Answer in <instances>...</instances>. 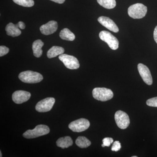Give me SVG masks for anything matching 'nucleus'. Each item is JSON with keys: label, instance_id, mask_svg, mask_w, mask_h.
I'll return each instance as SVG.
<instances>
[{"label": "nucleus", "instance_id": "4", "mask_svg": "<svg viewBox=\"0 0 157 157\" xmlns=\"http://www.w3.org/2000/svg\"><path fill=\"white\" fill-rule=\"evenodd\" d=\"M92 94L96 100L103 102L109 101L113 97L112 91L106 88H95L93 90Z\"/></svg>", "mask_w": 157, "mask_h": 157}, {"label": "nucleus", "instance_id": "18", "mask_svg": "<svg viewBox=\"0 0 157 157\" xmlns=\"http://www.w3.org/2000/svg\"><path fill=\"white\" fill-rule=\"evenodd\" d=\"M59 36L63 40L72 41L75 39V36L68 29H63L59 34Z\"/></svg>", "mask_w": 157, "mask_h": 157}, {"label": "nucleus", "instance_id": "13", "mask_svg": "<svg viewBox=\"0 0 157 157\" xmlns=\"http://www.w3.org/2000/svg\"><path fill=\"white\" fill-rule=\"evenodd\" d=\"M58 27V26L56 21H51L41 26L40 28V30L43 35L48 36L55 33L57 30Z\"/></svg>", "mask_w": 157, "mask_h": 157}, {"label": "nucleus", "instance_id": "22", "mask_svg": "<svg viewBox=\"0 0 157 157\" xmlns=\"http://www.w3.org/2000/svg\"><path fill=\"white\" fill-rule=\"evenodd\" d=\"M146 104L150 107H157V97L148 99L147 101Z\"/></svg>", "mask_w": 157, "mask_h": 157}, {"label": "nucleus", "instance_id": "2", "mask_svg": "<svg viewBox=\"0 0 157 157\" xmlns=\"http://www.w3.org/2000/svg\"><path fill=\"white\" fill-rule=\"evenodd\" d=\"M19 78L23 82L28 83H38L42 81L43 76L40 73L32 71H26L20 73Z\"/></svg>", "mask_w": 157, "mask_h": 157}, {"label": "nucleus", "instance_id": "26", "mask_svg": "<svg viewBox=\"0 0 157 157\" xmlns=\"http://www.w3.org/2000/svg\"><path fill=\"white\" fill-rule=\"evenodd\" d=\"M154 38L155 41L157 44V25L155 28L154 31Z\"/></svg>", "mask_w": 157, "mask_h": 157}, {"label": "nucleus", "instance_id": "27", "mask_svg": "<svg viewBox=\"0 0 157 157\" xmlns=\"http://www.w3.org/2000/svg\"><path fill=\"white\" fill-rule=\"evenodd\" d=\"M17 23L19 25L20 29H25V25L24 23L22 22V21H19V22H18Z\"/></svg>", "mask_w": 157, "mask_h": 157}, {"label": "nucleus", "instance_id": "20", "mask_svg": "<svg viewBox=\"0 0 157 157\" xmlns=\"http://www.w3.org/2000/svg\"><path fill=\"white\" fill-rule=\"evenodd\" d=\"M97 1L100 6L105 9H113L116 6L115 0H97Z\"/></svg>", "mask_w": 157, "mask_h": 157}, {"label": "nucleus", "instance_id": "12", "mask_svg": "<svg viewBox=\"0 0 157 157\" xmlns=\"http://www.w3.org/2000/svg\"><path fill=\"white\" fill-rule=\"evenodd\" d=\"M98 21L102 25L109 30L117 33L119 32V29L115 22L109 17L101 16L98 18Z\"/></svg>", "mask_w": 157, "mask_h": 157}, {"label": "nucleus", "instance_id": "5", "mask_svg": "<svg viewBox=\"0 0 157 157\" xmlns=\"http://www.w3.org/2000/svg\"><path fill=\"white\" fill-rule=\"evenodd\" d=\"M99 37L102 41L106 42L109 48L113 50H116L118 48V40L109 32L101 31L99 33Z\"/></svg>", "mask_w": 157, "mask_h": 157}, {"label": "nucleus", "instance_id": "14", "mask_svg": "<svg viewBox=\"0 0 157 157\" xmlns=\"http://www.w3.org/2000/svg\"><path fill=\"white\" fill-rule=\"evenodd\" d=\"M6 30L8 36L13 37L18 36L21 33L18 23L14 25L12 23H9L6 26Z\"/></svg>", "mask_w": 157, "mask_h": 157}, {"label": "nucleus", "instance_id": "1", "mask_svg": "<svg viewBox=\"0 0 157 157\" xmlns=\"http://www.w3.org/2000/svg\"><path fill=\"white\" fill-rule=\"evenodd\" d=\"M147 11L146 6L141 3H137L129 7L128 14L134 19H140L146 15Z\"/></svg>", "mask_w": 157, "mask_h": 157}, {"label": "nucleus", "instance_id": "16", "mask_svg": "<svg viewBox=\"0 0 157 157\" xmlns=\"http://www.w3.org/2000/svg\"><path fill=\"white\" fill-rule=\"evenodd\" d=\"M73 144V140L69 136L60 137L56 141L57 146L63 149L68 148Z\"/></svg>", "mask_w": 157, "mask_h": 157}, {"label": "nucleus", "instance_id": "29", "mask_svg": "<svg viewBox=\"0 0 157 157\" xmlns=\"http://www.w3.org/2000/svg\"><path fill=\"white\" fill-rule=\"evenodd\" d=\"M0 154H1V155H0V157H2V151H0Z\"/></svg>", "mask_w": 157, "mask_h": 157}, {"label": "nucleus", "instance_id": "21", "mask_svg": "<svg viewBox=\"0 0 157 157\" xmlns=\"http://www.w3.org/2000/svg\"><path fill=\"white\" fill-rule=\"evenodd\" d=\"M14 3L19 6L25 7H31L34 6L33 0H13Z\"/></svg>", "mask_w": 157, "mask_h": 157}, {"label": "nucleus", "instance_id": "6", "mask_svg": "<svg viewBox=\"0 0 157 157\" xmlns=\"http://www.w3.org/2000/svg\"><path fill=\"white\" fill-rule=\"evenodd\" d=\"M90 126L89 121L86 119L80 118L70 123L69 128L73 132H81L87 130Z\"/></svg>", "mask_w": 157, "mask_h": 157}, {"label": "nucleus", "instance_id": "15", "mask_svg": "<svg viewBox=\"0 0 157 157\" xmlns=\"http://www.w3.org/2000/svg\"><path fill=\"white\" fill-rule=\"evenodd\" d=\"M44 45V43L40 39L34 41L33 44V50L34 56L39 58L42 56V48Z\"/></svg>", "mask_w": 157, "mask_h": 157}, {"label": "nucleus", "instance_id": "28", "mask_svg": "<svg viewBox=\"0 0 157 157\" xmlns=\"http://www.w3.org/2000/svg\"><path fill=\"white\" fill-rule=\"evenodd\" d=\"M55 2L58 3V4H63L65 0H50Z\"/></svg>", "mask_w": 157, "mask_h": 157}, {"label": "nucleus", "instance_id": "9", "mask_svg": "<svg viewBox=\"0 0 157 157\" xmlns=\"http://www.w3.org/2000/svg\"><path fill=\"white\" fill-rule=\"evenodd\" d=\"M55 103V99L53 98H48L42 100L37 103L36 109L39 112H46L52 109Z\"/></svg>", "mask_w": 157, "mask_h": 157}, {"label": "nucleus", "instance_id": "8", "mask_svg": "<svg viewBox=\"0 0 157 157\" xmlns=\"http://www.w3.org/2000/svg\"><path fill=\"white\" fill-rule=\"evenodd\" d=\"M114 118L117 125L120 128L125 129L129 126L130 123V118L125 112L118 110L116 112Z\"/></svg>", "mask_w": 157, "mask_h": 157}, {"label": "nucleus", "instance_id": "24", "mask_svg": "<svg viewBox=\"0 0 157 157\" xmlns=\"http://www.w3.org/2000/svg\"><path fill=\"white\" fill-rule=\"evenodd\" d=\"M121 144L119 141H115L111 147V150L113 151H118L121 149Z\"/></svg>", "mask_w": 157, "mask_h": 157}, {"label": "nucleus", "instance_id": "7", "mask_svg": "<svg viewBox=\"0 0 157 157\" xmlns=\"http://www.w3.org/2000/svg\"><path fill=\"white\" fill-rule=\"evenodd\" d=\"M59 58L63 63L66 67L70 70H76L80 66L78 59L72 56L63 54L59 56Z\"/></svg>", "mask_w": 157, "mask_h": 157}, {"label": "nucleus", "instance_id": "19", "mask_svg": "<svg viewBox=\"0 0 157 157\" xmlns=\"http://www.w3.org/2000/svg\"><path fill=\"white\" fill-rule=\"evenodd\" d=\"M76 144L78 147L83 148L88 147L90 145L91 143L90 141L86 137H83V136H80L76 139Z\"/></svg>", "mask_w": 157, "mask_h": 157}, {"label": "nucleus", "instance_id": "30", "mask_svg": "<svg viewBox=\"0 0 157 157\" xmlns=\"http://www.w3.org/2000/svg\"><path fill=\"white\" fill-rule=\"evenodd\" d=\"M137 156H132V157H137Z\"/></svg>", "mask_w": 157, "mask_h": 157}, {"label": "nucleus", "instance_id": "3", "mask_svg": "<svg viewBox=\"0 0 157 157\" xmlns=\"http://www.w3.org/2000/svg\"><path fill=\"white\" fill-rule=\"evenodd\" d=\"M50 132V129L47 126L40 124L37 125L33 130H29L23 134V136L27 139L35 138L47 135Z\"/></svg>", "mask_w": 157, "mask_h": 157}, {"label": "nucleus", "instance_id": "25", "mask_svg": "<svg viewBox=\"0 0 157 157\" xmlns=\"http://www.w3.org/2000/svg\"><path fill=\"white\" fill-rule=\"evenodd\" d=\"M9 49L5 46H0V56L2 57L9 53Z\"/></svg>", "mask_w": 157, "mask_h": 157}, {"label": "nucleus", "instance_id": "17", "mask_svg": "<svg viewBox=\"0 0 157 157\" xmlns=\"http://www.w3.org/2000/svg\"><path fill=\"white\" fill-rule=\"evenodd\" d=\"M64 52V49L63 47L57 46H52L47 52V57L49 59L56 57L58 55L63 54Z\"/></svg>", "mask_w": 157, "mask_h": 157}, {"label": "nucleus", "instance_id": "11", "mask_svg": "<svg viewBox=\"0 0 157 157\" xmlns=\"http://www.w3.org/2000/svg\"><path fill=\"white\" fill-rule=\"evenodd\" d=\"M30 93L24 90H17L12 94V100L17 104H21L28 101L31 98Z\"/></svg>", "mask_w": 157, "mask_h": 157}, {"label": "nucleus", "instance_id": "23", "mask_svg": "<svg viewBox=\"0 0 157 157\" xmlns=\"http://www.w3.org/2000/svg\"><path fill=\"white\" fill-rule=\"evenodd\" d=\"M113 140L111 137H105L103 140V144H102V147H109L110 144L113 143Z\"/></svg>", "mask_w": 157, "mask_h": 157}, {"label": "nucleus", "instance_id": "10", "mask_svg": "<svg viewBox=\"0 0 157 157\" xmlns=\"http://www.w3.org/2000/svg\"><path fill=\"white\" fill-rule=\"evenodd\" d=\"M137 69L144 82L148 85H151L153 83L152 77L148 68L143 64L139 63L137 66Z\"/></svg>", "mask_w": 157, "mask_h": 157}]
</instances>
